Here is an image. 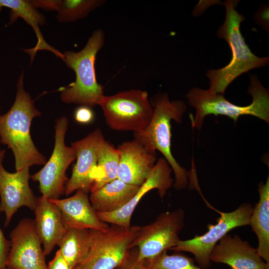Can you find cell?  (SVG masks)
<instances>
[{
    "instance_id": "obj_1",
    "label": "cell",
    "mask_w": 269,
    "mask_h": 269,
    "mask_svg": "<svg viewBox=\"0 0 269 269\" xmlns=\"http://www.w3.org/2000/svg\"><path fill=\"white\" fill-rule=\"evenodd\" d=\"M23 73L16 83L15 100L9 111L0 115V142L13 152L16 171L46 162L44 156L35 147L30 134L33 118L41 113L33 100L24 88Z\"/></svg>"
},
{
    "instance_id": "obj_2",
    "label": "cell",
    "mask_w": 269,
    "mask_h": 269,
    "mask_svg": "<svg viewBox=\"0 0 269 269\" xmlns=\"http://www.w3.org/2000/svg\"><path fill=\"white\" fill-rule=\"evenodd\" d=\"M237 2L228 0L224 4L226 8L224 22L219 27L217 36L225 39L231 48L232 57L226 66L208 70L210 92L224 95L229 85L241 74L269 64V57H259L252 52L240 30V24L245 17L236 9Z\"/></svg>"
},
{
    "instance_id": "obj_3",
    "label": "cell",
    "mask_w": 269,
    "mask_h": 269,
    "mask_svg": "<svg viewBox=\"0 0 269 269\" xmlns=\"http://www.w3.org/2000/svg\"><path fill=\"white\" fill-rule=\"evenodd\" d=\"M105 33L95 30L84 48L78 52L65 51L62 59L75 73V80L60 90L62 102L92 108L98 105L104 95L103 87L96 79L95 63L97 54L103 47Z\"/></svg>"
},
{
    "instance_id": "obj_4",
    "label": "cell",
    "mask_w": 269,
    "mask_h": 269,
    "mask_svg": "<svg viewBox=\"0 0 269 269\" xmlns=\"http://www.w3.org/2000/svg\"><path fill=\"white\" fill-rule=\"evenodd\" d=\"M186 106L182 100L170 101L167 94L156 98L153 115L148 126L140 132L134 133V138L151 153L158 150L164 155L175 175L174 187L181 190L188 184V172L182 167L173 156L171 151V120L178 123L186 111Z\"/></svg>"
},
{
    "instance_id": "obj_5",
    "label": "cell",
    "mask_w": 269,
    "mask_h": 269,
    "mask_svg": "<svg viewBox=\"0 0 269 269\" xmlns=\"http://www.w3.org/2000/svg\"><path fill=\"white\" fill-rule=\"evenodd\" d=\"M248 92L252 96V103L246 106L234 105L227 100L223 95L193 87L186 97L191 106L196 110L194 118H191L193 128L200 130L205 116L209 115H225L236 122L242 115H251L269 123V93L261 84L257 75H250Z\"/></svg>"
},
{
    "instance_id": "obj_6",
    "label": "cell",
    "mask_w": 269,
    "mask_h": 269,
    "mask_svg": "<svg viewBox=\"0 0 269 269\" xmlns=\"http://www.w3.org/2000/svg\"><path fill=\"white\" fill-rule=\"evenodd\" d=\"M139 228L112 225L105 230L89 229V252L73 269H116L128 256Z\"/></svg>"
},
{
    "instance_id": "obj_7",
    "label": "cell",
    "mask_w": 269,
    "mask_h": 269,
    "mask_svg": "<svg viewBox=\"0 0 269 269\" xmlns=\"http://www.w3.org/2000/svg\"><path fill=\"white\" fill-rule=\"evenodd\" d=\"M109 127L116 131H143L153 113L147 92L132 89L112 96L104 95L99 105Z\"/></svg>"
},
{
    "instance_id": "obj_8",
    "label": "cell",
    "mask_w": 269,
    "mask_h": 269,
    "mask_svg": "<svg viewBox=\"0 0 269 269\" xmlns=\"http://www.w3.org/2000/svg\"><path fill=\"white\" fill-rule=\"evenodd\" d=\"M253 206L250 203H244L236 210L230 212L217 211L220 215L215 225L209 224L208 231L202 235H195L187 240H179L169 250L191 253L199 267L204 269L211 266L210 254L214 246L232 229L249 225Z\"/></svg>"
},
{
    "instance_id": "obj_9",
    "label": "cell",
    "mask_w": 269,
    "mask_h": 269,
    "mask_svg": "<svg viewBox=\"0 0 269 269\" xmlns=\"http://www.w3.org/2000/svg\"><path fill=\"white\" fill-rule=\"evenodd\" d=\"M68 126L66 117L56 120L55 126V144L49 159L43 167L31 177L38 181L42 195L48 199H59L65 193L68 181L66 171L76 158L74 149L65 143V137Z\"/></svg>"
},
{
    "instance_id": "obj_10",
    "label": "cell",
    "mask_w": 269,
    "mask_h": 269,
    "mask_svg": "<svg viewBox=\"0 0 269 269\" xmlns=\"http://www.w3.org/2000/svg\"><path fill=\"white\" fill-rule=\"evenodd\" d=\"M185 214L182 208L160 214L152 223L139 226L132 244L136 247L138 258L144 260L155 257L175 247L184 226Z\"/></svg>"
},
{
    "instance_id": "obj_11",
    "label": "cell",
    "mask_w": 269,
    "mask_h": 269,
    "mask_svg": "<svg viewBox=\"0 0 269 269\" xmlns=\"http://www.w3.org/2000/svg\"><path fill=\"white\" fill-rule=\"evenodd\" d=\"M9 237L10 249L5 262L6 269H47L34 220L22 219Z\"/></svg>"
},
{
    "instance_id": "obj_12",
    "label": "cell",
    "mask_w": 269,
    "mask_h": 269,
    "mask_svg": "<svg viewBox=\"0 0 269 269\" xmlns=\"http://www.w3.org/2000/svg\"><path fill=\"white\" fill-rule=\"evenodd\" d=\"M5 153L4 149H0V212L5 213L6 227L20 207L25 206L34 211L39 197L34 195L29 185V167L14 173L7 171L2 164Z\"/></svg>"
},
{
    "instance_id": "obj_13",
    "label": "cell",
    "mask_w": 269,
    "mask_h": 269,
    "mask_svg": "<svg viewBox=\"0 0 269 269\" xmlns=\"http://www.w3.org/2000/svg\"><path fill=\"white\" fill-rule=\"evenodd\" d=\"M172 171L171 167L164 158H159L146 181L139 187L135 195L128 203L115 211H96L98 218L107 224L129 228L135 207L146 193L156 189L161 198L164 197L173 184V179L171 177Z\"/></svg>"
},
{
    "instance_id": "obj_14",
    "label": "cell",
    "mask_w": 269,
    "mask_h": 269,
    "mask_svg": "<svg viewBox=\"0 0 269 269\" xmlns=\"http://www.w3.org/2000/svg\"><path fill=\"white\" fill-rule=\"evenodd\" d=\"M104 138L101 131L97 129L85 137L71 143V146L76 151V162L66 184V195L78 190L87 193L91 191L97 166L98 150Z\"/></svg>"
},
{
    "instance_id": "obj_15",
    "label": "cell",
    "mask_w": 269,
    "mask_h": 269,
    "mask_svg": "<svg viewBox=\"0 0 269 269\" xmlns=\"http://www.w3.org/2000/svg\"><path fill=\"white\" fill-rule=\"evenodd\" d=\"M117 149L119 153L117 178L129 184L141 186L156 163V154L148 151L135 138L123 142Z\"/></svg>"
},
{
    "instance_id": "obj_16",
    "label": "cell",
    "mask_w": 269,
    "mask_h": 269,
    "mask_svg": "<svg viewBox=\"0 0 269 269\" xmlns=\"http://www.w3.org/2000/svg\"><path fill=\"white\" fill-rule=\"evenodd\" d=\"M209 259L211 262L226 264L231 269H269V264L257 249L237 234L224 236L212 249Z\"/></svg>"
},
{
    "instance_id": "obj_17",
    "label": "cell",
    "mask_w": 269,
    "mask_h": 269,
    "mask_svg": "<svg viewBox=\"0 0 269 269\" xmlns=\"http://www.w3.org/2000/svg\"><path fill=\"white\" fill-rule=\"evenodd\" d=\"M49 199L60 209L66 230L71 228L105 230L110 226L98 218L88 193L82 190H77L67 198Z\"/></svg>"
},
{
    "instance_id": "obj_18",
    "label": "cell",
    "mask_w": 269,
    "mask_h": 269,
    "mask_svg": "<svg viewBox=\"0 0 269 269\" xmlns=\"http://www.w3.org/2000/svg\"><path fill=\"white\" fill-rule=\"evenodd\" d=\"M34 220L37 233L43 247L45 256L58 245L66 231L59 207L49 199L41 196L35 208Z\"/></svg>"
},
{
    "instance_id": "obj_19",
    "label": "cell",
    "mask_w": 269,
    "mask_h": 269,
    "mask_svg": "<svg viewBox=\"0 0 269 269\" xmlns=\"http://www.w3.org/2000/svg\"><path fill=\"white\" fill-rule=\"evenodd\" d=\"M0 5L2 7L10 9V24L21 17L33 29L37 38V43L33 48L25 50L30 56L31 62L39 50L49 51L63 59L64 54L48 44L44 40L39 26L45 23V17L30 4L28 0H0Z\"/></svg>"
},
{
    "instance_id": "obj_20",
    "label": "cell",
    "mask_w": 269,
    "mask_h": 269,
    "mask_svg": "<svg viewBox=\"0 0 269 269\" xmlns=\"http://www.w3.org/2000/svg\"><path fill=\"white\" fill-rule=\"evenodd\" d=\"M139 187L117 178L91 192L89 200L97 212L115 211L130 201Z\"/></svg>"
},
{
    "instance_id": "obj_21",
    "label": "cell",
    "mask_w": 269,
    "mask_h": 269,
    "mask_svg": "<svg viewBox=\"0 0 269 269\" xmlns=\"http://www.w3.org/2000/svg\"><path fill=\"white\" fill-rule=\"evenodd\" d=\"M260 199L253 207L250 219L253 231L257 235L259 255L269 264V177L265 183L258 185Z\"/></svg>"
},
{
    "instance_id": "obj_22",
    "label": "cell",
    "mask_w": 269,
    "mask_h": 269,
    "mask_svg": "<svg viewBox=\"0 0 269 269\" xmlns=\"http://www.w3.org/2000/svg\"><path fill=\"white\" fill-rule=\"evenodd\" d=\"M90 242L89 229L71 228L66 230L58 246L71 269L85 259L90 249Z\"/></svg>"
},
{
    "instance_id": "obj_23",
    "label": "cell",
    "mask_w": 269,
    "mask_h": 269,
    "mask_svg": "<svg viewBox=\"0 0 269 269\" xmlns=\"http://www.w3.org/2000/svg\"><path fill=\"white\" fill-rule=\"evenodd\" d=\"M119 153L117 148L106 141H101L98 150L97 168L92 192L117 178Z\"/></svg>"
},
{
    "instance_id": "obj_24",
    "label": "cell",
    "mask_w": 269,
    "mask_h": 269,
    "mask_svg": "<svg viewBox=\"0 0 269 269\" xmlns=\"http://www.w3.org/2000/svg\"><path fill=\"white\" fill-rule=\"evenodd\" d=\"M105 1L104 0H61L56 11V18L62 23L80 20L103 5Z\"/></svg>"
},
{
    "instance_id": "obj_25",
    "label": "cell",
    "mask_w": 269,
    "mask_h": 269,
    "mask_svg": "<svg viewBox=\"0 0 269 269\" xmlns=\"http://www.w3.org/2000/svg\"><path fill=\"white\" fill-rule=\"evenodd\" d=\"M147 269H204L194 264V260L182 253L168 255L167 251L143 260Z\"/></svg>"
},
{
    "instance_id": "obj_26",
    "label": "cell",
    "mask_w": 269,
    "mask_h": 269,
    "mask_svg": "<svg viewBox=\"0 0 269 269\" xmlns=\"http://www.w3.org/2000/svg\"><path fill=\"white\" fill-rule=\"evenodd\" d=\"M116 269H147L143 261L138 258L136 247L132 248L126 258Z\"/></svg>"
},
{
    "instance_id": "obj_27",
    "label": "cell",
    "mask_w": 269,
    "mask_h": 269,
    "mask_svg": "<svg viewBox=\"0 0 269 269\" xmlns=\"http://www.w3.org/2000/svg\"><path fill=\"white\" fill-rule=\"evenodd\" d=\"M74 118L77 122L83 124H87L91 123L93 120L94 114L91 108L81 106L75 110Z\"/></svg>"
},
{
    "instance_id": "obj_28",
    "label": "cell",
    "mask_w": 269,
    "mask_h": 269,
    "mask_svg": "<svg viewBox=\"0 0 269 269\" xmlns=\"http://www.w3.org/2000/svg\"><path fill=\"white\" fill-rule=\"evenodd\" d=\"M30 4L35 9L42 8L46 11H57L61 0H28Z\"/></svg>"
},
{
    "instance_id": "obj_29",
    "label": "cell",
    "mask_w": 269,
    "mask_h": 269,
    "mask_svg": "<svg viewBox=\"0 0 269 269\" xmlns=\"http://www.w3.org/2000/svg\"><path fill=\"white\" fill-rule=\"evenodd\" d=\"M10 241L4 236L0 229V269L5 267V262L10 248Z\"/></svg>"
},
{
    "instance_id": "obj_30",
    "label": "cell",
    "mask_w": 269,
    "mask_h": 269,
    "mask_svg": "<svg viewBox=\"0 0 269 269\" xmlns=\"http://www.w3.org/2000/svg\"><path fill=\"white\" fill-rule=\"evenodd\" d=\"M47 269H71L58 250L53 258L49 262Z\"/></svg>"
},
{
    "instance_id": "obj_31",
    "label": "cell",
    "mask_w": 269,
    "mask_h": 269,
    "mask_svg": "<svg viewBox=\"0 0 269 269\" xmlns=\"http://www.w3.org/2000/svg\"><path fill=\"white\" fill-rule=\"evenodd\" d=\"M258 21L262 25L267 27L269 26V9L266 7L260 11L258 14Z\"/></svg>"
},
{
    "instance_id": "obj_32",
    "label": "cell",
    "mask_w": 269,
    "mask_h": 269,
    "mask_svg": "<svg viewBox=\"0 0 269 269\" xmlns=\"http://www.w3.org/2000/svg\"><path fill=\"white\" fill-rule=\"evenodd\" d=\"M0 269H6V268L5 267H4V268H1Z\"/></svg>"
},
{
    "instance_id": "obj_33",
    "label": "cell",
    "mask_w": 269,
    "mask_h": 269,
    "mask_svg": "<svg viewBox=\"0 0 269 269\" xmlns=\"http://www.w3.org/2000/svg\"><path fill=\"white\" fill-rule=\"evenodd\" d=\"M2 7L0 5V11Z\"/></svg>"
}]
</instances>
